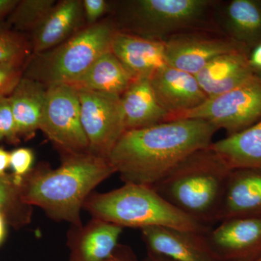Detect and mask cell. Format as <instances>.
<instances>
[{"instance_id": "obj_14", "label": "cell", "mask_w": 261, "mask_h": 261, "mask_svg": "<svg viewBox=\"0 0 261 261\" xmlns=\"http://www.w3.org/2000/svg\"><path fill=\"white\" fill-rule=\"evenodd\" d=\"M248 217L261 218V170H231L216 223Z\"/></svg>"}, {"instance_id": "obj_3", "label": "cell", "mask_w": 261, "mask_h": 261, "mask_svg": "<svg viewBox=\"0 0 261 261\" xmlns=\"http://www.w3.org/2000/svg\"><path fill=\"white\" fill-rule=\"evenodd\" d=\"M231 171L208 147L189 155L152 187L178 211L211 228Z\"/></svg>"}, {"instance_id": "obj_27", "label": "cell", "mask_w": 261, "mask_h": 261, "mask_svg": "<svg viewBox=\"0 0 261 261\" xmlns=\"http://www.w3.org/2000/svg\"><path fill=\"white\" fill-rule=\"evenodd\" d=\"M19 135L9 97L0 98V140L18 142Z\"/></svg>"}, {"instance_id": "obj_23", "label": "cell", "mask_w": 261, "mask_h": 261, "mask_svg": "<svg viewBox=\"0 0 261 261\" xmlns=\"http://www.w3.org/2000/svg\"><path fill=\"white\" fill-rule=\"evenodd\" d=\"M210 147L231 170H261V119L246 129L212 142Z\"/></svg>"}, {"instance_id": "obj_18", "label": "cell", "mask_w": 261, "mask_h": 261, "mask_svg": "<svg viewBox=\"0 0 261 261\" xmlns=\"http://www.w3.org/2000/svg\"><path fill=\"white\" fill-rule=\"evenodd\" d=\"M248 56L249 53L245 51L222 55L195 75L207 98L236 88L255 74Z\"/></svg>"}, {"instance_id": "obj_7", "label": "cell", "mask_w": 261, "mask_h": 261, "mask_svg": "<svg viewBox=\"0 0 261 261\" xmlns=\"http://www.w3.org/2000/svg\"><path fill=\"white\" fill-rule=\"evenodd\" d=\"M187 118L210 122L228 136L246 129L261 119V76L255 73L236 88L207 98L198 107L171 121Z\"/></svg>"}, {"instance_id": "obj_16", "label": "cell", "mask_w": 261, "mask_h": 261, "mask_svg": "<svg viewBox=\"0 0 261 261\" xmlns=\"http://www.w3.org/2000/svg\"><path fill=\"white\" fill-rule=\"evenodd\" d=\"M123 228L93 219L86 225L72 226L68 237L69 261H105L118 245Z\"/></svg>"}, {"instance_id": "obj_12", "label": "cell", "mask_w": 261, "mask_h": 261, "mask_svg": "<svg viewBox=\"0 0 261 261\" xmlns=\"http://www.w3.org/2000/svg\"><path fill=\"white\" fill-rule=\"evenodd\" d=\"M148 252L175 261H221L207 243L206 233L149 226L141 229Z\"/></svg>"}, {"instance_id": "obj_8", "label": "cell", "mask_w": 261, "mask_h": 261, "mask_svg": "<svg viewBox=\"0 0 261 261\" xmlns=\"http://www.w3.org/2000/svg\"><path fill=\"white\" fill-rule=\"evenodd\" d=\"M39 130L65 155L88 153L89 142L81 123L78 89L67 84L47 87Z\"/></svg>"}, {"instance_id": "obj_30", "label": "cell", "mask_w": 261, "mask_h": 261, "mask_svg": "<svg viewBox=\"0 0 261 261\" xmlns=\"http://www.w3.org/2000/svg\"><path fill=\"white\" fill-rule=\"evenodd\" d=\"M15 183L14 176L13 178H6L5 176L0 177V211L6 208L7 206L13 202L14 196L16 195L17 190L20 188Z\"/></svg>"}, {"instance_id": "obj_9", "label": "cell", "mask_w": 261, "mask_h": 261, "mask_svg": "<svg viewBox=\"0 0 261 261\" xmlns=\"http://www.w3.org/2000/svg\"><path fill=\"white\" fill-rule=\"evenodd\" d=\"M81 123L89 142V152L108 159L117 142L126 132L121 97L77 89Z\"/></svg>"}, {"instance_id": "obj_29", "label": "cell", "mask_w": 261, "mask_h": 261, "mask_svg": "<svg viewBox=\"0 0 261 261\" xmlns=\"http://www.w3.org/2000/svg\"><path fill=\"white\" fill-rule=\"evenodd\" d=\"M84 20L87 25L99 23V20L108 11L110 4L106 0H83Z\"/></svg>"}, {"instance_id": "obj_31", "label": "cell", "mask_w": 261, "mask_h": 261, "mask_svg": "<svg viewBox=\"0 0 261 261\" xmlns=\"http://www.w3.org/2000/svg\"><path fill=\"white\" fill-rule=\"evenodd\" d=\"M105 261H139L135 252L126 245H119L115 249L111 256Z\"/></svg>"}, {"instance_id": "obj_13", "label": "cell", "mask_w": 261, "mask_h": 261, "mask_svg": "<svg viewBox=\"0 0 261 261\" xmlns=\"http://www.w3.org/2000/svg\"><path fill=\"white\" fill-rule=\"evenodd\" d=\"M149 80L158 100L168 113L166 121L198 107L207 99L195 75L170 65L156 72Z\"/></svg>"}, {"instance_id": "obj_20", "label": "cell", "mask_w": 261, "mask_h": 261, "mask_svg": "<svg viewBox=\"0 0 261 261\" xmlns=\"http://www.w3.org/2000/svg\"><path fill=\"white\" fill-rule=\"evenodd\" d=\"M223 34L250 51L261 43V0H231L220 17Z\"/></svg>"}, {"instance_id": "obj_37", "label": "cell", "mask_w": 261, "mask_h": 261, "mask_svg": "<svg viewBox=\"0 0 261 261\" xmlns=\"http://www.w3.org/2000/svg\"><path fill=\"white\" fill-rule=\"evenodd\" d=\"M256 261H261V257H259V258L257 259V260Z\"/></svg>"}, {"instance_id": "obj_2", "label": "cell", "mask_w": 261, "mask_h": 261, "mask_svg": "<svg viewBox=\"0 0 261 261\" xmlns=\"http://www.w3.org/2000/svg\"><path fill=\"white\" fill-rule=\"evenodd\" d=\"M116 173L109 160L91 153L65 155L57 169L39 168L23 179L24 203L40 207L51 219L81 226V211L92 190Z\"/></svg>"}, {"instance_id": "obj_24", "label": "cell", "mask_w": 261, "mask_h": 261, "mask_svg": "<svg viewBox=\"0 0 261 261\" xmlns=\"http://www.w3.org/2000/svg\"><path fill=\"white\" fill-rule=\"evenodd\" d=\"M56 3L55 0H19L14 9L8 15L7 24L19 33H32Z\"/></svg>"}, {"instance_id": "obj_36", "label": "cell", "mask_w": 261, "mask_h": 261, "mask_svg": "<svg viewBox=\"0 0 261 261\" xmlns=\"http://www.w3.org/2000/svg\"><path fill=\"white\" fill-rule=\"evenodd\" d=\"M5 226L4 215L0 211V243L3 242L5 238Z\"/></svg>"}, {"instance_id": "obj_35", "label": "cell", "mask_w": 261, "mask_h": 261, "mask_svg": "<svg viewBox=\"0 0 261 261\" xmlns=\"http://www.w3.org/2000/svg\"><path fill=\"white\" fill-rule=\"evenodd\" d=\"M143 261H175L172 259L164 256V255H159L153 252L147 251V255Z\"/></svg>"}, {"instance_id": "obj_28", "label": "cell", "mask_w": 261, "mask_h": 261, "mask_svg": "<svg viewBox=\"0 0 261 261\" xmlns=\"http://www.w3.org/2000/svg\"><path fill=\"white\" fill-rule=\"evenodd\" d=\"M34 154L31 149L18 148L10 152V166L13 169L14 176L23 178L32 169Z\"/></svg>"}, {"instance_id": "obj_1", "label": "cell", "mask_w": 261, "mask_h": 261, "mask_svg": "<svg viewBox=\"0 0 261 261\" xmlns=\"http://www.w3.org/2000/svg\"><path fill=\"white\" fill-rule=\"evenodd\" d=\"M219 130L187 118L126 130L108 160L125 184L153 186L189 155L210 147Z\"/></svg>"}, {"instance_id": "obj_25", "label": "cell", "mask_w": 261, "mask_h": 261, "mask_svg": "<svg viewBox=\"0 0 261 261\" xmlns=\"http://www.w3.org/2000/svg\"><path fill=\"white\" fill-rule=\"evenodd\" d=\"M32 44L22 33L0 24V63L15 62L25 64L31 56Z\"/></svg>"}, {"instance_id": "obj_26", "label": "cell", "mask_w": 261, "mask_h": 261, "mask_svg": "<svg viewBox=\"0 0 261 261\" xmlns=\"http://www.w3.org/2000/svg\"><path fill=\"white\" fill-rule=\"evenodd\" d=\"M23 63H0V98L10 97L23 78Z\"/></svg>"}, {"instance_id": "obj_6", "label": "cell", "mask_w": 261, "mask_h": 261, "mask_svg": "<svg viewBox=\"0 0 261 261\" xmlns=\"http://www.w3.org/2000/svg\"><path fill=\"white\" fill-rule=\"evenodd\" d=\"M116 32L112 20L87 25L57 47L31 55L24 64L23 77L46 87L71 84L111 51Z\"/></svg>"}, {"instance_id": "obj_19", "label": "cell", "mask_w": 261, "mask_h": 261, "mask_svg": "<svg viewBox=\"0 0 261 261\" xmlns=\"http://www.w3.org/2000/svg\"><path fill=\"white\" fill-rule=\"evenodd\" d=\"M125 128L138 129L166 122L168 113L160 104L148 78L137 79L121 97Z\"/></svg>"}, {"instance_id": "obj_10", "label": "cell", "mask_w": 261, "mask_h": 261, "mask_svg": "<svg viewBox=\"0 0 261 261\" xmlns=\"http://www.w3.org/2000/svg\"><path fill=\"white\" fill-rule=\"evenodd\" d=\"M211 32H184L168 39L165 42L168 65L195 75L217 57L233 51L249 53L225 34Z\"/></svg>"}, {"instance_id": "obj_33", "label": "cell", "mask_w": 261, "mask_h": 261, "mask_svg": "<svg viewBox=\"0 0 261 261\" xmlns=\"http://www.w3.org/2000/svg\"><path fill=\"white\" fill-rule=\"evenodd\" d=\"M19 0H0V20L8 16L12 10L14 9Z\"/></svg>"}, {"instance_id": "obj_22", "label": "cell", "mask_w": 261, "mask_h": 261, "mask_svg": "<svg viewBox=\"0 0 261 261\" xmlns=\"http://www.w3.org/2000/svg\"><path fill=\"white\" fill-rule=\"evenodd\" d=\"M134 80L112 51H108L99 57L82 76L69 84L76 89L121 97Z\"/></svg>"}, {"instance_id": "obj_21", "label": "cell", "mask_w": 261, "mask_h": 261, "mask_svg": "<svg viewBox=\"0 0 261 261\" xmlns=\"http://www.w3.org/2000/svg\"><path fill=\"white\" fill-rule=\"evenodd\" d=\"M47 87L22 78L9 97L19 137L29 139L40 128Z\"/></svg>"}, {"instance_id": "obj_17", "label": "cell", "mask_w": 261, "mask_h": 261, "mask_svg": "<svg viewBox=\"0 0 261 261\" xmlns=\"http://www.w3.org/2000/svg\"><path fill=\"white\" fill-rule=\"evenodd\" d=\"M84 20L81 0H62L56 3L42 23L32 33V54L57 47L82 29Z\"/></svg>"}, {"instance_id": "obj_15", "label": "cell", "mask_w": 261, "mask_h": 261, "mask_svg": "<svg viewBox=\"0 0 261 261\" xmlns=\"http://www.w3.org/2000/svg\"><path fill=\"white\" fill-rule=\"evenodd\" d=\"M111 51L119 60L134 80L150 79L168 65L165 42L145 39L117 31Z\"/></svg>"}, {"instance_id": "obj_5", "label": "cell", "mask_w": 261, "mask_h": 261, "mask_svg": "<svg viewBox=\"0 0 261 261\" xmlns=\"http://www.w3.org/2000/svg\"><path fill=\"white\" fill-rule=\"evenodd\" d=\"M211 0H128L114 4L112 20L118 32L166 42L181 33L214 30Z\"/></svg>"}, {"instance_id": "obj_34", "label": "cell", "mask_w": 261, "mask_h": 261, "mask_svg": "<svg viewBox=\"0 0 261 261\" xmlns=\"http://www.w3.org/2000/svg\"><path fill=\"white\" fill-rule=\"evenodd\" d=\"M10 153L0 148V177L5 176V171L10 167Z\"/></svg>"}, {"instance_id": "obj_11", "label": "cell", "mask_w": 261, "mask_h": 261, "mask_svg": "<svg viewBox=\"0 0 261 261\" xmlns=\"http://www.w3.org/2000/svg\"><path fill=\"white\" fill-rule=\"evenodd\" d=\"M221 261H256L261 257V218H236L220 222L206 233Z\"/></svg>"}, {"instance_id": "obj_4", "label": "cell", "mask_w": 261, "mask_h": 261, "mask_svg": "<svg viewBox=\"0 0 261 261\" xmlns=\"http://www.w3.org/2000/svg\"><path fill=\"white\" fill-rule=\"evenodd\" d=\"M83 209L93 219L107 221L122 228L149 226L172 228L206 233L211 227L197 222L170 204L147 185L125 184L106 193L87 197Z\"/></svg>"}, {"instance_id": "obj_32", "label": "cell", "mask_w": 261, "mask_h": 261, "mask_svg": "<svg viewBox=\"0 0 261 261\" xmlns=\"http://www.w3.org/2000/svg\"><path fill=\"white\" fill-rule=\"evenodd\" d=\"M248 58L254 73L261 76V43L250 51Z\"/></svg>"}]
</instances>
